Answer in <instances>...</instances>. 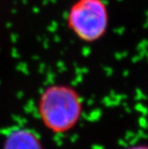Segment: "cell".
Listing matches in <instances>:
<instances>
[{"label":"cell","mask_w":148,"mask_h":149,"mask_svg":"<svg viewBox=\"0 0 148 149\" xmlns=\"http://www.w3.org/2000/svg\"><path fill=\"white\" fill-rule=\"evenodd\" d=\"M37 110L47 130L55 134H65L72 130L81 119L83 102L73 87L53 84L40 94Z\"/></svg>","instance_id":"6da1fadb"},{"label":"cell","mask_w":148,"mask_h":149,"mask_svg":"<svg viewBox=\"0 0 148 149\" xmlns=\"http://www.w3.org/2000/svg\"><path fill=\"white\" fill-rule=\"evenodd\" d=\"M66 26L80 41L94 43L101 39L109 26L105 0H74L66 15Z\"/></svg>","instance_id":"7a4b0ae2"},{"label":"cell","mask_w":148,"mask_h":149,"mask_svg":"<svg viewBox=\"0 0 148 149\" xmlns=\"http://www.w3.org/2000/svg\"><path fill=\"white\" fill-rule=\"evenodd\" d=\"M3 149H44V146L34 131L19 128L10 131L4 141Z\"/></svg>","instance_id":"3957f363"},{"label":"cell","mask_w":148,"mask_h":149,"mask_svg":"<svg viewBox=\"0 0 148 149\" xmlns=\"http://www.w3.org/2000/svg\"><path fill=\"white\" fill-rule=\"evenodd\" d=\"M126 149H148V146L145 145H138V146H129Z\"/></svg>","instance_id":"277c9868"},{"label":"cell","mask_w":148,"mask_h":149,"mask_svg":"<svg viewBox=\"0 0 148 149\" xmlns=\"http://www.w3.org/2000/svg\"><path fill=\"white\" fill-rule=\"evenodd\" d=\"M146 15H147V18H148V11L146 12Z\"/></svg>","instance_id":"5b68a950"}]
</instances>
